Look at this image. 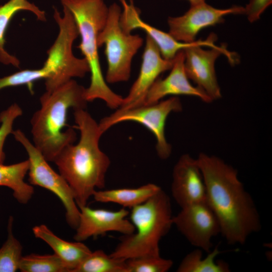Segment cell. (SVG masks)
Returning a JSON list of instances; mask_svg holds the SVG:
<instances>
[{"label": "cell", "instance_id": "27", "mask_svg": "<svg viewBox=\"0 0 272 272\" xmlns=\"http://www.w3.org/2000/svg\"><path fill=\"white\" fill-rule=\"evenodd\" d=\"M23 114V110L17 103H13L0 113V164H4L6 155L4 145L8 136L13 131L15 120Z\"/></svg>", "mask_w": 272, "mask_h": 272}, {"label": "cell", "instance_id": "22", "mask_svg": "<svg viewBox=\"0 0 272 272\" xmlns=\"http://www.w3.org/2000/svg\"><path fill=\"white\" fill-rule=\"evenodd\" d=\"M224 251H220L217 245L214 249L202 257V250L195 249L183 258L178 268L177 272H229V265L224 261H216L215 258Z\"/></svg>", "mask_w": 272, "mask_h": 272}, {"label": "cell", "instance_id": "18", "mask_svg": "<svg viewBox=\"0 0 272 272\" xmlns=\"http://www.w3.org/2000/svg\"><path fill=\"white\" fill-rule=\"evenodd\" d=\"M34 235L46 242L67 266L69 272L74 270L91 252L83 242H69L57 236L46 226L42 224L34 227Z\"/></svg>", "mask_w": 272, "mask_h": 272}, {"label": "cell", "instance_id": "3", "mask_svg": "<svg viewBox=\"0 0 272 272\" xmlns=\"http://www.w3.org/2000/svg\"><path fill=\"white\" fill-rule=\"evenodd\" d=\"M86 88L72 79L40 97V108L31 119L33 145L48 162H53L66 146L74 144L77 134L66 126L70 108L85 109Z\"/></svg>", "mask_w": 272, "mask_h": 272}, {"label": "cell", "instance_id": "26", "mask_svg": "<svg viewBox=\"0 0 272 272\" xmlns=\"http://www.w3.org/2000/svg\"><path fill=\"white\" fill-rule=\"evenodd\" d=\"M173 262L160 255H144L126 259V272H167Z\"/></svg>", "mask_w": 272, "mask_h": 272}, {"label": "cell", "instance_id": "28", "mask_svg": "<svg viewBox=\"0 0 272 272\" xmlns=\"http://www.w3.org/2000/svg\"><path fill=\"white\" fill-rule=\"evenodd\" d=\"M47 76L41 67L38 69H26L0 78V90L8 87L29 85L37 80L46 79Z\"/></svg>", "mask_w": 272, "mask_h": 272}, {"label": "cell", "instance_id": "1", "mask_svg": "<svg viewBox=\"0 0 272 272\" xmlns=\"http://www.w3.org/2000/svg\"><path fill=\"white\" fill-rule=\"evenodd\" d=\"M196 159L206 186V201L218 219L220 233L229 244H244L251 234L261 230V224L237 170L220 158L203 153Z\"/></svg>", "mask_w": 272, "mask_h": 272}, {"label": "cell", "instance_id": "12", "mask_svg": "<svg viewBox=\"0 0 272 272\" xmlns=\"http://www.w3.org/2000/svg\"><path fill=\"white\" fill-rule=\"evenodd\" d=\"M243 14L244 8L239 6L221 9L214 8L206 2L190 5L183 15L168 18V33L178 41L191 43L195 41L196 35L202 29L223 23L225 16Z\"/></svg>", "mask_w": 272, "mask_h": 272}, {"label": "cell", "instance_id": "17", "mask_svg": "<svg viewBox=\"0 0 272 272\" xmlns=\"http://www.w3.org/2000/svg\"><path fill=\"white\" fill-rule=\"evenodd\" d=\"M170 70L165 78H158L156 80L140 105L158 102L168 95L191 96L198 97L206 103L213 101L202 89L193 86L189 82L184 68L183 50L179 51L173 58Z\"/></svg>", "mask_w": 272, "mask_h": 272}, {"label": "cell", "instance_id": "11", "mask_svg": "<svg viewBox=\"0 0 272 272\" xmlns=\"http://www.w3.org/2000/svg\"><path fill=\"white\" fill-rule=\"evenodd\" d=\"M201 46L195 45L183 50L185 71L188 78L202 89L212 101L217 100L222 95L215 72V61L222 54L225 55L233 64L237 62V58L225 45L209 50H205Z\"/></svg>", "mask_w": 272, "mask_h": 272}, {"label": "cell", "instance_id": "20", "mask_svg": "<svg viewBox=\"0 0 272 272\" xmlns=\"http://www.w3.org/2000/svg\"><path fill=\"white\" fill-rule=\"evenodd\" d=\"M161 189L155 184L148 183L137 188L96 190L92 196L97 202L114 203L124 208L131 209L144 202Z\"/></svg>", "mask_w": 272, "mask_h": 272}, {"label": "cell", "instance_id": "9", "mask_svg": "<svg viewBox=\"0 0 272 272\" xmlns=\"http://www.w3.org/2000/svg\"><path fill=\"white\" fill-rule=\"evenodd\" d=\"M12 133L27 153L29 183L50 191L60 199L65 210L67 223L76 230L79 224L80 212L70 185L59 173L50 166L48 161L22 130H13Z\"/></svg>", "mask_w": 272, "mask_h": 272}, {"label": "cell", "instance_id": "19", "mask_svg": "<svg viewBox=\"0 0 272 272\" xmlns=\"http://www.w3.org/2000/svg\"><path fill=\"white\" fill-rule=\"evenodd\" d=\"M23 11L32 13L39 21L45 22L47 20L45 11L28 0H9L0 6V62L16 67H19L20 62L5 48V35L12 19L18 12Z\"/></svg>", "mask_w": 272, "mask_h": 272}, {"label": "cell", "instance_id": "4", "mask_svg": "<svg viewBox=\"0 0 272 272\" xmlns=\"http://www.w3.org/2000/svg\"><path fill=\"white\" fill-rule=\"evenodd\" d=\"M62 6L73 15L81 37L78 46L86 60L91 74L89 86L86 88L88 102L100 99L111 109L118 108L123 98L108 86L101 67L98 37L108 15V7L104 0H60Z\"/></svg>", "mask_w": 272, "mask_h": 272}, {"label": "cell", "instance_id": "10", "mask_svg": "<svg viewBox=\"0 0 272 272\" xmlns=\"http://www.w3.org/2000/svg\"><path fill=\"white\" fill-rule=\"evenodd\" d=\"M173 225L193 246L209 253L212 239L221 233L218 219L207 201L182 208Z\"/></svg>", "mask_w": 272, "mask_h": 272}, {"label": "cell", "instance_id": "23", "mask_svg": "<svg viewBox=\"0 0 272 272\" xmlns=\"http://www.w3.org/2000/svg\"><path fill=\"white\" fill-rule=\"evenodd\" d=\"M74 272H126V260L114 257L98 249L91 251Z\"/></svg>", "mask_w": 272, "mask_h": 272}, {"label": "cell", "instance_id": "6", "mask_svg": "<svg viewBox=\"0 0 272 272\" xmlns=\"http://www.w3.org/2000/svg\"><path fill=\"white\" fill-rule=\"evenodd\" d=\"M62 7V14L53 9V18L58 27L57 36L47 51V57L42 67L47 77L46 91L51 92L74 78H83L90 73L86 60L75 56L73 45L79 36L74 18L70 11Z\"/></svg>", "mask_w": 272, "mask_h": 272}, {"label": "cell", "instance_id": "14", "mask_svg": "<svg viewBox=\"0 0 272 272\" xmlns=\"http://www.w3.org/2000/svg\"><path fill=\"white\" fill-rule=\"evenodd\" d=\"M171 194L181 208L206 201V186L197 159L182 155L174 166Z\"/></svg>", "mask_w": 272, "mask_h": 272}, {"label": "cell", "instance_id": "13", "mask_svg": "<svg viewBox=\"0 0 272 272\" xmlns=\"http://www.w3.org/2000/svg\"><path fill=\"white\" fill-rule=\"evenodd\" d=\"M79 222L74 236L75 241L83 242L109 232H116L124 235L134 232L133 225L126 218L129 212L125 208L112 211L92 209L86 205L79 207Z\"/></svg>", "mask_w": 272, "mask_h": 272}, {"label": "cell", "instance_id": "30", "mask_svg": "<svg viewBox=\"0 0 272 272\" xmlns=\"http://www.w3.org/2000/svg\"><path fill=\"white\" fill-rule=\"evenodd\" d=\"M189 3L190 5H196L200 3H202L206 2L205 0H187Z\"/></svg>", "mask_w": 272, "mask_h": 272}, {"label": "cell", "instance_id": "7", "mask_svg": "<svg viewBox=\"0 0 272 272\" xmlns=\"http://www.w3.org/2000/svg\"><path fill=\"white\" fill-rule=\"evenodd\" d=\"M121 7L114 3L108 7L105 24L99 34V47L105 46L107 69L106 83L127 81L130 76L132 58L144 43L139 35L124 32L120 24Z\"/></svg>", "mask_w": 272, "mask_h": 272}, {"label": "cell", "instance_id": "25", "mask_svg": "<svg viewBox=\"0 0 272 272\" xmlns=\"http://www.w3.org/2000/svg\"><path fill=\"white\" fill-rule=\"evenodd\" d=\"M19 269L22 272H69L63 261L55 253H32L22 256Z\"/></svg>", "mask_w": 272, "mask_h": 272}, {"label": "cell", "instance_id": "21", "mask_svg": "<svg viewBox=\"0 0 272 272\" xmlns=\"http://www.w3.org/2000/svg\"><path fill=\"white\" fill-rule=\"evenodd\" d=\"M29 168L28 160L6 165L0 164V186L8 187L18 202L27 203L34 192V187L24 181Z\"/></svg>", "mask_w": 272, "mask_h": 272}, {"label": "cell", "instance_id": "24", "mask_svg": "<svg viewBox=\"0 0 272 272\" xmlns=\"http://www.w3.org/2000/svg\"><path fill=\"white\" fill-rule=\"evenodd\" d=\"M14 218L10 216L7 225V240L0 248V272H15L19 269L23 247L13 233Z\"/></svg>", "mask_w": 272, "mask_h": 272}, {"label": "cell", "instance_id": "5", "mask_svg": "<svg viewBox=\"0 0 272 272\" xmlns=\"http://www.w3.org/2000/svg\"><path fill=\"white\" fill-rule=\"evenodd\" d=\"M131 209L134 232L124 235L110 255L122 259L160 254L159 243L173 225L170 198L162 189Z\"/></svg>", "mask_w": 272, "mask_h": 272}, {"label": "cell", "instance_id": "8", "mask_svg": "<svg viewBox=\"0 0 272 272\" xmlns=\"http://www.w3.org/2000/svg\"><path fill=\"white\" fill-rule=\"evenodd\" d=\"M116 109L114 112L102 118L98 123L103 134L119 123L136 122L147 127L154 135L156 140V150L159 157L166 160L170 156L172 147L166 138L165 125L171 113L182 111V105L178 97L173 96L151 104Z\"/></svg>", "mask_w": 272, "mask_h": 272}, {"label": "cell", "instance_id": "2", "mask_svg": "<svg viewBox=\"0 0 272 272\" xmlns=\"http://www.w3.org/2000/svg\"><path fill=\"white\" fill-rule=\"evenodd\" d=\"M74 111L80 140L64 147L53 162L72 189L79 208L87 205L95 190L105 187L110 160L99 147L103 133L98 123L85 109Z\"/></svg>", "mask_w": 272, "mask_h": 272}, {"label": "cell", "instance_id": "29", "mask_svg": "<svg viewBox=\"0 0 272 272\" xmlns=\"http://www.w3.org/2000/svg\"><path fill=\"white\" fill-rule=\"evenodd\" d=\"M272 0H250L244 8V14L250 22L258 20L261 15L271 4Z\"/></svg>", "mask_w": 272, "mask_h": 272}, {"label": "cell", "instance_id": "15", "mask_svg": "<svg viewBox=\"0 0 272 272\" xmlns=\"http://www.w3.org/2000/svg\"><path fill=\"white\" fill-rule=\"evenodd\" d=\"M121 4L120 24L122 30L127 33L136 29L144 31L158 46L163 57L167 60L173 59L180 50L195 45L207 46L209 40H195L191 43H184L175 40L168 33L161 31L143 21L140 17V10L134 6L133 0H119Z\"/></svg>", "mask_w": 272, "mask_h": 272}, {"label": "cell", "instance_id": "16", "mask_svg": "<svg viewBox=\"0 0 272 272\" xmlns=\"http://www.w3.org/2000/svg\"><path fill=\"white\" fill-rule=\"evenodd\" d=\"M173 63V59L167 60L163 57L156 43L147 35L139 74L119 108H127L140 105L160 75L170 70Z\"/></svg>", "mask_w": 272, "mask_h": 272}]
</instances>
